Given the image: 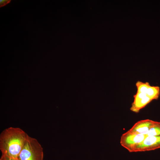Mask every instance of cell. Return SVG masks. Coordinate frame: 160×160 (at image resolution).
Wrapping results in <instances>:
<instances>
[{
	"label": "cell",
	"instance_id": "obj_1",
	"mask_svg": "<svg viewBox=\"0 0 160 160\" xmlns=\"http://www.w3.org/2000/svg\"><path fill=\"white\" fill-rule=\"evenodd\" d=\"M28 135L19 128L10 127L4 130L0 135V150L2 154L18 158Z\"/></svg>",
	"mask_w": 160,
	"mask_h": 160
},
{
	"label": "cell",
	"instance_id": "obj_2",
	"mask_svg": "<svg viewBox=\"0 0 160 160\" xmlns=\"http://www.w3.org/2000/svg\"><path fill=\"white\" fill-rule=\"evenodd\" d=\"M43 148L35 138L28 135L18 158L20 160H43Z\"/></svg>",
	"mask_w": 160,
	"mask_h": 160
},
{
	"label": "cell",
	"instance_id": "obj_3",
	"mask_svg": "<svg viewBox=\"0 0 160 160\" xmlns=\"http://www.w3.org/2000/svg\"><path fill=\"white\" fill-rule=\"evenodd\" d=\"M135 84L137 91L133 96L134 100L130 110L133 112L138 113L153 100L148 92V88L150 85L148 82L138 81Z\"/></svg>",
	"mask_w": 160,
	"mask_h": 160
},
{
	"label": "cell",
	"instance_id": "obj_4",
	"mask_svg": "<svg viewBox=\"0 0 160 160\" xmlns=\"http://www.w3.org/2000/svg\"><path fill=\"white\" fill-rule=\"evenodd\" d=\"M147 136L145 135L134 134L127 131L121 136L120 143L123 147L130 152L134 147L142 142Z\"/></svg>",
	"mask_w": 160,
	"mask_h": 160
},
{
	"label": "cell",
	"instance_id": "obj_5",
	"mask_svg": "<svg viewBox=\"0 0 160 160\" xmlns=\"http://www.w3.org/2000/svg\"><path fill=\"white\" fill-rule=\"evenodd\" d=\"M160 148V135L147 136L143 141L134 147L130 152L154 150Z\"/></svg>",
	"mask_w": 160,
	"mask_h": 160
},
{
	"label": "cell",
	"instance_id": "obj_6",
	"mask_svg": "<svg viewBox=\"0 0 160 160\" xmlns=\"http://www.w3.org/2000/svg\"><path fill=\"white\" fill-rule=\"evenodd\" d=\"M154 122V121L149 119L139 121L136 123L127 131L134 134L146 135Z\"/></svg>",
	"mask_w": 160,
	"mask_h": 160
},
{
	"label": "cell",
	"instance_id": "obj_7",
	"mask_svg": "<svg viewBox=\"0 0 160 160\" xmlns=\"http://www.w3.org/2000/svg\"><path fill=\"white\" fill-rule=\"evenodd\" d=\"M146 135L147 136L160 135V122L154 121Z\"/></svg>",
	"mask_w": 160,
	"mask_h": 160
},
{
	"label": "cell",
	"instance_id": "obj_8",
	"mask_svg": "<svg viewBox=\"0 0 160 160\" xmlns=\"http://www.w3.org/2000/svg\"><path fill=\"white\" fill-rule=\"evenodd\" d=\"M0 160H20L18 158H14L2 155L0 158Z\"/></svg>",
	"mask_w": 160,
	"mask_h": 160
},
{
	"label": "cell",
	"instance_id": "obj_9",
	"mask_svg": "<svg viewBox=\"0 0 160 160\" xmlns=\"http://www.w3.org/2000/svg\"><path fill=\"white\" fill-rule=\"evenodd\" d=\"M11 1V0H0V7H1L5 6L9 3Z\"/></svg>",
	"mask_w": 160,
	"mask_h": 160
}]
</instances>
